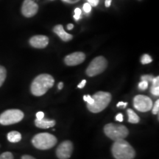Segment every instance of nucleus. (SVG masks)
<instances>
[{"label":"nucleus","instance_id":"24","mask_svg":"<svg viewBox=\"0 0 159 159\" xmlns=\"http://www.w3.org/2000/svg\"><path fill=\"white\" fill-rule=\"evenodd\" d=\"M80 16H81V10L77 7V8L75 10V16H74L75 19L76 20V21H78V20L80 19Z\"/></svg>","mask_w":159,"mask_h":159},{"label":"nucleus","instance_id":"31","mask_svg":"<svg viewBox=\"0 0 159 159\" xmlns=\"http://www.w3.org/2000/svg\"><path fill=\"white\" fill-rule=\"evenodd\" d=\"M85 84H86V80H82V82H81L78 85H77V87H78L79 89H83V88H84Z\"/></svg>","mask_w":159,"mask_h":159},{"label":"nucleus","instance_id":"9","mask_svg":"<svg viewBox=\"0 0 159 159\" xmlns=\"http://www.w3.org/2000/svg\"><path fill=\"white\" fill-rule=\"evenodd\" d=\"M73 144L70 141H64L57 147L56 156L59 159H69L73 152Z\"/></svg>","mask_w":159,"mask_h":159},{"label":"nucleus","instance_id":"17","mask_svg":"<svg viewBox=\"0 0 159 159\" xmlns=\"http://www.w3.org/2000/svg\"><path fill=\"white\" fill-rule=\"evenodd\" d=\"M127 114L128 115V122L130 123H133V124H137L140 121V119L138 115L133 111L132 109H128L127 111Z\"/></svg>","mask_w":159,"mask_h":159},{"label":"nucleus","instance_id":"30","mask_svg":"<svg viewBox=\"0 0 159 159\" xmlns=\"http://www.w3.org/2000/svg\"><path fill=\"white\" fill-rule=\"evenodd\" d=\"M128 105V103L127 102H119L118 104L116 105V107H118V108H119V107H122V108H125V107Z\"/></svg>","mask_w":159,"mask_h":159},{"label":"nucleus","instance_id":"13","mask_svg":"<svg viewBox=\"0 0 159 159\" xmlns=\"http://www.w3.org/2000/svg\"><path fill=\"white\" fill-rule=\"evenodd\" d=\"M53 32L58 35L60 39L63 40V41H69L73 39L72 35L69 34V33H66L63 29V25H57L55 26L54 28H53Z\"/></svg>","mask_w":159,"mask_h":159},{"label":"nucleus","instance_id":"16","mask_svg":"<svg viewBox=\"0 0 159 159\" xmlns=\"http://www.w3.org/2000/svg\"><path fill=\"white\" fill-rule=\"evenodd\" d=\"M151 83H152V86L150 88V92L154 96L158 97L159 95V77H153Z\"/></svg>","mask_w":159,"mask_h":159},{"label":"nucleus","instance_id":"1","mask_svg":"<svg viewBox=\"0 0 159 159\" xmlns=\"http://www.w3.org/2000/svg\"><path fill=\"white\" fill-rule=\"evenodd\" d=\"M55 84L53 77L48 74H41L33 80L31 84L30 91L34 96L41 97L47 93Z\"/></svg>","mask_w":159,"mask_h":159},{"label":"nucleus","instance_id":"29","mask_svg":"<svg viewBox=\"0 0 159 159\" xmlns=\"http://www.w3.org/2000/svg\"><path fill=\"white\" fill-rule=\"evenodd\" d=\"M116 120L118 121V122H123V115L121 114V113H119L116 116Z\"/></svg>","mask_w":159,"mask_h":159},{"label":"nucleus","instance_id":"20","mask_svg":"<svg viewBox=\"0 0 159 159\" xmlns=\"http://www.w3.org/2000/svg\"><path fill=\"white\" fill-rule=\"evenodd\" d=\"M148 86H149V83L148 81L144 80H142V81L139 83V89L142 91L146 90V89L148 88Z\"/></svg>","mask_w":159,"mask_h":159},{"label":"nucleus","instance_id":"11","mask_svg":"<svg viewBox=\"0 0 159 159\" xmlns=\"http://www.w3.org/2000/svg\"><path fill=\"white\" fill-rule=\"evenodd\" d=\"M85 59V55L81 52H76L66 56L64 62L67 66H74L82 63Z\"/></svg>","mask_w":159,"mask_h":159},{"label":"nucleus","instance_id":"26","mask_svg":"<svg viewBox=\"0 0 159 159\" xmlns=\"http://www.w3.org/2000/svg\"><path fill=\"white\" fill-rule=\"evenodd\" d=\"M83 11H84L85 13H90L91 11V5L89 3H85L83 5Z\"/></svg>","mask_w":159,"mask_h":159},{"label":"nucleus","instance_id":"21","mask_svg":"<svg viewBox=\"0 0 159 159\" xmlns=\"http://www.w3.org/2000/svg\"><path fill=\"white\" fill-rule=\"evenodd\" d=\"M0 159H14L13 155L11 152H5L0 155Z\"/></svg>","mask_w":159,"mask_h":159},{"label":"nucleus","instance_id":"23","mask_svg":"<svg viewBox=\"0 0 159 159\" xmlns=\"http://www.w3.org/2000/svg\"><path fill=\"white\" fill-rule=\"evenodd\" d=\"M83 99H84L85 102H86L87 105H91L94 102V99L90 95H84L83 96Z\"/></svg>","mask_w":159,"mask_h":159},{"label":"nucleus","instance_id":"10","mask_svg":"<svg viewBox=\"0 0 159 159\" xmlns=\"http://www.w3.org/2000/svg\"><path fill=\"white\" fill-rule=\"evenodd\" d=\"M39 6L33 0H25L21 6V13L24 16L31 18L36 14Z\"/></svg>","mask_w":159,"mask_h":159},{"label":"nucleus","instance_id":"33","mask_svg":"<svg viewBox=\"0 0 159 159\" xmlns=\"http://www.w3.org/2000/svg\"><path fill=\"white\" fill-rule=\"evenodd\" d=\"M111 2H112V0H105V7H110L111 5Z\"/></svg>","mask_w":159,"mask_h":159},{"label":"nucleus","instance_id":"22","mask_svg":"<svg viewBox=\"0 0 159 159\" xmlns=\"http://www.w3.org/2000/svg\"><path fill=\"white\" fill-rule=\"evenodd\" d=\"M152 114H158V111H159V100H156V102H155L154 105H152Z\"/></svg>","mask_w":159,"mask_h":159},{"label":"nucleus","instance_id":"4","mask_svg":"<svg viewBox=\"0 0 159 159\" xmlns=\"http://www.w3.org/2000/svg\"><path fill=\"white\" fill-rule=\"evenodd\" d=\"M57 142L54 135L48 133H41L33 137L32 144L35 148L41 150H47L52 148Z\"/></svg>","mask_w":159,"mask_h":159},{"label":"nucleus","instance_id":"25","mask_svg":"<svg viewBox=\"0 0 159 159\" xmlns=\"http://www.w3.org/2000/svg\"><path fill=\"white\" fill-rule=\"evenodd\" d=\"M153 76L152 75H143L142 77V80H144L148 81V83H151L152 82V79H153Z\"/></svg>","mask_w":159,"mask_h":159},{"label":"nucleus","instance_id":"28","mask_svg":"<svg viewBox=\"0 0 159 159\" xmlns=\"http://www.w3.org/2000/svg\"><path fill=\"white\" fill-rule=\"evenodd\" d=\"M44 118V113L42 112V111H39L36 114V119H41Z\"/></svg>","mask_w":159,"mask_h":159},{"label":"nucleus","instance_id":"27","mask_svg":"<svg viewBox=\"0 0 159 159\" xmlns=\"http://www.w3.org/2000/svg\"><path fill=\"white\" fill-rule=\"evenodd\" d=\"M99 0H88L89 3L90 4L91 6H94V7L97 6V5L99 4Z\"/></svg>","mask_w":159,"mask_h":159},{"label":"nucleus","instance_id":"35","mask_svg":"<svg viewBox=\"0 0 159 159\" xmlns=\"http://www.w3.org/2000/svg\"><path fill=\"white\" fill-rule=\"evenodd\" d=\"M63 83H61V82L59 83L58 85H57V88H58L59 90H61V89H63Z\"/></svg>","mask_w":159,"mask_h":159},{"label":"nucleus","instance_id":"36","mask_svg":"<svg viewBox=\"0 0 159 159\" xmlns=\"http://www.w3.org/2000/svg\"><path fill=\"white\" fill-rule=\"evenodd\" d=\"M77 1H78V0H66V2H68L69 3H73V2H76Z\"/></svg>","mask_w":159,"mask_h":159},{"label":"nucleus","instance_id":"14","mask_svg":"<svg viewBox=\"0 0 159 159\" xmlns=\"http://www.w3.org/2000/svg\"><path fill=\"white\" fill-rule=\"evenodd\" d=\"M55 121L53 119H35V124L36 127L42 129H47L52 127L55 126Z\"/></svg>","mask_w":159,"mask_h":159},{"label":"nucleus","instance_id":"3","mask_svg":"<svg viewBox=\"0 0 159 159\" xmlns=\"http://www.w3.org/2000/svg\"><path fill=\"white\" fill-rule=\"evenodd\" d=\"M94 102L91 105H87V108L91 113H99L108 107L111 101V94L105 91H98L93 95Z\"/></svg>","mask_w":159,"mask_h":159},{"label":"nucleus","instance_id":"12","mask_svg":"<svg viewBox=\"0 0 159 159\" xmlns=\"http://www.w3.org/2000/svg\"><path fill=\"white\" fill-rule=\"evenodd\" d=\"M30 44L36 49H43L47 47L49 43V38L46 35H34L30 39Z\"/></svg>","mask_w":159,"mask_h":159},{"label":"nucleus","instance_id":"34","mask_svg":"<svg viewBox=\"0 0 159 159\" xmlns=\"http://www.w3.org/2000/svg\"><path fill=\"white\" fill-rule=\"evenodd\" d=\"M74 28V25H72V24H69L68 25H67V29L69 30H72Z\"/></svg>","mask_w":159,"mask_h":159},{"label":"nucleus","instance_id":"7","mask_svg":"<svg viewBox=\"0 0 159 159\" xmlns=\"http://www.w3.org/2000/svg\"><path fill=\"white\" fill-rule=\"evenodd\" d=\"M108 66V61L102 56H98L93 60L87 68L86 74L89 77H94L101 74Z\"/></svg>","mask_w":159,"mask_h":159},{"label":"nucleus","instance_id":"8","mask_svg":"<svg viewBox=\"0 0 159 159\" xmlns=\"http://www.w3.org/2000/svg\"><path fill=\"white\" fill-rule=\"evenodd\" d=\"M152 99L144 95H136L134 99V108L140 112H148L152 109Z\"/></svg>","mask_w":159,"mask_h":159},{"label":"nucleus","instance_id":"32","mask_svg":"<svg viewBox=\"0 0 159 159\" xmlns=\"http://www.w3.org/2000/svg\"><path fill=\"white\" fill-rule=\"evenodd\" d=\"M21 159H36L34 157L29 156V155H24V156L21 157Z\"/></svg>","mask_w":159,"mask_h":159},{"label":"nucleus","instance_id":"6","mask_svg":"<svg viewBox=\"0 0 159 159\" xmlns=\"http://www.w3.org/2000/svg\"><path fill=\"white\" fill-rule=\"evenodd\" d=\"M25 114L19 109H9L4 111L0 115V124L2 125H11L21 122Z\"/></svg>","mask_w":159,"mask_h":159},{"label":"nucleus","instance_id":"2","mask_svg":"<svg viewBox=\"0 0 159 159\" xmlns=\"http://www.w3.org/2000/svg\"><path fill=\"white\" fill-rule=\"evenodd\" d=\"M113 156L116 159H134L136 151L125 139L114 142L111 148Z\"/></svg>","mask_w":159,"mask_h":159},{"label":"nucleus","instance_id":"15","mask_svg":"<svg viewBox=\"0 0 159 159\" xmlns=\"http://www.w3.org/2000/svg\"><path fill=\"white\" fill-rule=\"evenodd\" d=\"M7 140L11 143H17L21 140V134L18 131H11L7 134Z\"/></svg>","mask_w":159,"mask_h":159},{"label":"nucleus","instance_id":"19","mask_svg":"<svg viewBox=\"0 0 159 159\" xmlns=\"http://www.w3.org/2000/svg\"><path fill=\"white\" fill-rule=\"evenodd\" d=\"M152 61V57H151L150 55L148 54L143 55L142 57H141V63L142 64H148V63H150Z\"/></svg>","mask_w":159,"mask_h":159},{"label":"nucleus","instance_id":"18","mask_svg":"<svg viewBox=\"0 0 159 159\" xmlns=\"http://www.w3.org/2000/svg\"><path fill=\"white\" fill-rule=\"evenodd\" d=\"M6 77H7V71L5 67L0 65V87L3 85Z\"/></svg>","mask_w":159,"mask_h":159},{"label":"nucleus","instance_id":"5","mask_svg":"<svg viewBox=\"0 0 159 159\" xmlns=\"http://www.w3.org/2000/svg\"><path fill=\"white\" fill-rule=\"evenodd\" d=\"M104 133L109 139L113 141L122 140L128 136V129L125 125H116L114 123L107 124L104 127Z\"/></svg>","mask_w":159,"mask_h":159},{"label":"nucleus","instance_id":"37","mask_svg":"<svg viewBox=\"0 0 159 159\" xmlns=\"http://www.w3.org/2000/svg\"><path fill=\"white\" fill-rule=\"evenodd\" d=\"M63 1H66V0H63Z\"/></svg>","mask_w":159,"mask_h":159}]
</instances>
